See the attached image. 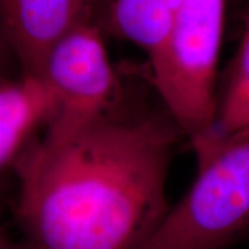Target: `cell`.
Returning a JSON list of instances; mask_svg holds the SVG:
<instances>
[{"instance_id":"3957f363","label":"cell","mask_w":249,"mask_h":249,"mask_svg":"<svg viewBox=\"0 0 249 249\" xmlns=\"http://www.w3.org/2000/svg\"><path fill=\"white\" fill-rule=\"evenodd\" d=\"M139 249H229L249 236V132L218 141Z\"/></svg>"},{"instance_id":"6da1fadb","label":"cell","mask_w":249,"mask_h":249,"mask_svg":"<svg viewBox=\"0 0 249 249\" xmlns=\"http://www.w3.org/2000/svg\"><path fill=\"white\" fill-rule=\"evenodd\" d=\"M180 132L166 111L124 91L70 138H31L14 160L17 220L35 249H139L170 210Z\"/></svg>"},{"instance_id":"9c48e42d","label":"cell","mask_w":249,"mask_h":249,"mask_svg":"<svg viewBox=\"0 0 249 249\" xmlns=\"http://www.w3.org/2000/svg\"><path fill=\"white\" fill-rule=\"evenodd\" d=\"M0 249H35L22 238L17 239L7 230L0 226Z\"/></svg>"},{"instance_id":"8992f818","label":"cell","mask_w":249,"mask_h":249,"mask_svg":"<svg viewBox=\"0 0 249 249\" xmlns=\"http://www.w3.org/2000/svg\"><path fill=\"white\" fill-rule=\"evenodd\" d=\"M55 98L42 79L0 80V173L14 160L37 127L53 116Z\"/></svg>"},{"instance_id":"7a4b0ae2","label":"cell","mask_w":249,"mask_h":249,"mask_svg":"<svg viewBox=\"0 0 249 249\" xmlns=\"http://www.w3.org/2000/svg\"><path fill=\"white\" fill-rule=\"evenodd\" d=\"M225 5L226 0H181L164 39L148 58L151 85L194 152L214 132Z\"/></svg>"},{"instance_id":"52a82bcc","label":"cell","mask_w":249,"mask_h":249,"mask_svg":"<svg viewBox=\"0 0 249 249\" xmlns=\"http://www.w3.org/2000/svg\"><path fill=\"white\" fill-rule=\"evenodd\" d=\"M181 0H92L91 21L104 36L139 46L147 57L164 39Z\"/></svg>"},{"instance_id":"ba28073f","label":"cell","mask_w":249,"mask_h":249,"mask_svg":"<svg viewBox=\"0 0 249 249\" xmlns=\"http://www.w3.org/2000/svg\"><path fill=\"white\" fill-rule=\"evenodd\" d=\"M249 132V14L238 51L227 71L225 82L217 92V111L213 139L205 150L219 140ZM200 150V151H202Z\"/></svg>"},{"instance_id":"277c9868","label":"cell","mask_w":249,"mask_h":249,"mask_svg":"<svg viewBox=\"0 0 249 249\" xmlns=\"http://www.w3.org/2000/svg\"><path fill=\"white\" fill-rule=\"evenodd\" d=\"M104 37L92 21H83L49 51L40 79L53 92L55 110L46 124L44 141L70 138L110 111L124 95Z\"/></svg>"},{"instance_id":"5b68a950","label":"cell","mask_w":249,"mask_h":249,"mask_svg":"<svg viewBox=\"0 0 249 249\" xmlns=\"http://www.w3.org/2000/svg\"><path fill=\"white\" fill-rule=\"evenodd\" d=\"M92 0H0V28L24 76L40 79L49 51L67 31L91 21Z\"/></svg>"},{"instance_id":"30bf717a","label":"cell","mask_w":249,"mask_h":249,"mask_svg":"<svg viewBox=\"0 0 249 249\" xmlns=\"http://www.w3.org/2000/svg\"><path fill=\"white\" fill-rule=\"evenodd\" d=\"M2 43H6V44H7L4 34H2V31H1V28H0V52H2V45H4Z\"/></svg>"}]
</instances>
